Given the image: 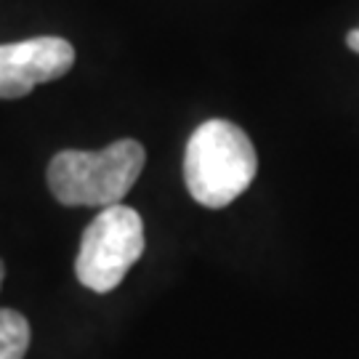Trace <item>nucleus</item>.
Wrapping results in <instances>:
<instances>
[{"label": "nucleus", "mask_w": 359, "mask_h": 359, "mask_svg": "<svg viewBox=\"0 0 359 359\" xmlns=\"http://www.w3.org/2000/svg\"><path fill=\"white\" fill-rule=\"evenodd\" d=\"M346 43H348V48L354 53H359V27L354 29V32H348L346 35Z\"/></svg>", "instance_id": "obj_6"}, {"label": "nucleus", "mask_w": 359, "mask_h": 359, "mask_svg": "<svg viewBox=\"0 0 359 359\" xmlns=\"http://www.w3.org/2000/svg\"><path fill=\"white\" fill-rule=\"evenodd\" d=\"M29 348V322L13 309H0V359H25Z\"/></svg>", "instance_id": "obj_5"}, {"label": "nucleus", "mask_w": 359, "mask_h": 359, "mask_svg": "<svg viewBox=\"0 0 359 359\" xmlns=\"http://www.w3.org/2000/svg\"><path fill=\"white\" fill-rule=\"evenodd\" d=\"M3 274H6V269H3V261H0V285H3Z\"/></svg>", "instance_id": "obj_7"}, {"label": "nucleus", "mask_w": 359, "mask_h": 359, "mask_svg": "<svg viewBox=\"0 0 359 359\" xmlns=\"http://www.w3.org/2000/svg\"><path fill=\"white\" fill-rule=\"evenodd\" d=\"M256 170V147L229 120H205L187 142L184 184L200 205L226 208L253 184Z\"/></svg>", "instance_id": "obj_1"}, {"label": "nucleus", "mask_w": 359, "mask_h": 359, "mask_svg": "<svg viewBox=\"0 0 359 359\" xmlns=\"http://www.w3.org/2000/svg\"><path fill=\"white\" fill-rule=\"evenodd\" d=\"M75 65V48L65 38H29L0 46V99H22L40 83L65 77Z\"/></svg>", "instance_id": "obj_4"}, {"label": "nucleus", "mask_w": 359, "mask_h": 359, "mask_svg": "<svg viewBox=\"0 0 359 359\" xmlns=\"http://www.w3.org/2000/svg\"><path fill=\"white\" fill-rule=\"evenodd\" d=\"M144 221L128 205H109L90 221L80 250L75 274L93 293H109L126 280L130 266L144 253Z\"/></svg>", "instance_id": "obj_3"}, {"label": "nucleus", "mask_w": 359, "mask_h": 359, "mask_svg": "<svg viewBox=\"0 0 359 359\" xmlns=\"http://www.w3.org/2000/svg\"><path fill=\"white\" fill-rule=\"evenodd\" d=\"M147 152L133 139L104 147L102 152L65 149L48 165V187L62 205H120L142 176Z\"/></svg>", "instance_id": "obj_2"}]
</instances>
